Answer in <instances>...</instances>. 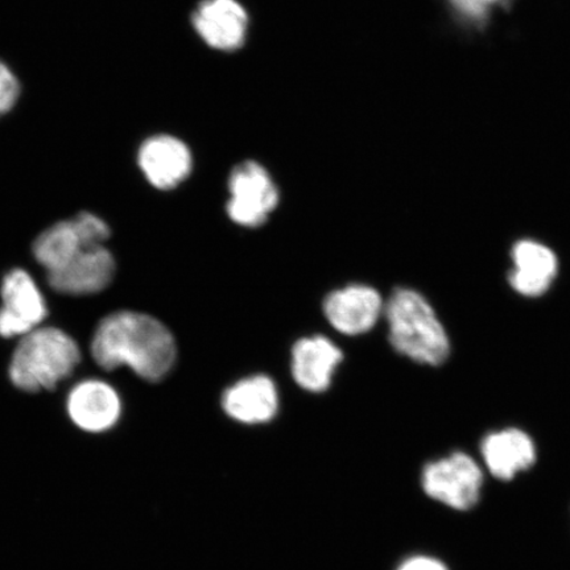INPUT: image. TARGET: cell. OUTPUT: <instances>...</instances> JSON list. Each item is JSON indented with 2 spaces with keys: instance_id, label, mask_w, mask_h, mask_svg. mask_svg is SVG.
<instances>
[{
  "instance_id": "cell-1",
  "label": "cell",
  "mask_w": 570,
  "mask_h": 570,
  "mask_svg": "<svg viewBox=\"0 0 570 570\" xmlns=\"http://www.w3.org/2000/svg\"><path fill=\"white\" fill-rule=\"evenodd\" d=\"M90 352L107 372L127 366L141 380L159 382L173 370L177 347L173 333L159 320L122 311L99 323Z\"/></svg>"
},
{
  "instance_id": "cell-2",
  "label": "cell",
  "mask_w": 570,
  "mask_h": 570,
  "mask_svg": "<svg viewBox=\"0 0 570 570\" xmlns=\"http://www.w3.org/2000/svg\"><path fill=\"white\" fill-rule=\"evenodd\" d=\"M390 342L395 351L428 366H439L451 354L445 327L423 295L410 288L394 291L384 304Z\"/></svg>"
},
{
  "instance_id": "cell-3",
  "label": "cell",
  "mask_w": 570,
  "mask_h": 570,
  "mask_svg": "<svg viewBox=\"0 0 570 570\" xmlns=\"http://www.w3.org/2000/svg\"><path fill=\"white\" fill-rule=\"evenodd\" d=\"M81 362L77 342L57 327H41L21 337L10 363V380L24 392L52 391Z\"/></svg>"
},
{
  "instance_id": "cell-4",
  "label": "cell",
  "mask_w": 570,
  "mask_h": 570,
  "mask_svg": "<svg viewBox=\"0 0 570 570\" xmlns=\"http://www.w3.org/2000/svg\"><path fill=\"white\" fill-rule=\"evenodd\" d=\"M483 473L479 463L465 453L428 463L423 488L428 495L454 510H470L480 501Z\"/></svg>"
},
{
  "instance_id": "cell-5",
  "label": "cell",
  "mask_w": 570,
  "mask_h": 570,
  "mask_svg": "<svg viewBox=\"0 0 570 570\" xmlns=\"http://www.w3.org/2000/svg\"><path fill=\"white\" fill-rule=\"evenodd\" d=\"M229 190L227 214L235 224L245 227L265 224L279 203V191L273 178L255 161L242 163L233 169Z\"/></svg>"
},
{
  "instance_id": "cell-6",
  "label": "cell",
  "mask_w": 570,
  "mask_h": 570,
  "mask_svg": "<svg viewBox=\"0 0 570 570\" xmlns=\"http://www.w3.org/2000/svg\"><path fill=\"white\" fill-rule=\"evenodd\" d=\"M0 308V336L23 337L38 330L47 316V305L38 285L24 269H12L4 276Z\"/></svg>"
},
{
  "instance_id": "cell-7",
  "label": "cell",
  "mask_w": 570,
  "mask_h": 570,
  "mask_svg": "<svg viewBox=\"0 0 570 570\" xmlns=\"http://www.w3.org/2000/svg\"><path fill=\"white\" fill-rule=\"evenodd\" d=\"M116 268L112 254L104 245L85 247L66 266L48 273V284L62 295H95L109 287Z\"/></svg>"
},
{
  "instance_id": "cell-8",
  "label": "cell",
  "mask_w": 570,
  "mask_h": 570,
  "mask_svg": "<svg viewBox=\"0 0 570 570\" xmlns=\"http://www.w3.org/2000/svg\"><path fill=\"white\" fill-rule=\"evenodd\" d=\"M68 415L77 428L88 433L112 430L122 415V402L110 384L85 381L70 391L67 401Z\"/></svg>"
},
{
  "instance_id": "cell-9",
  "label": "cell",
  "mask_w": 570,
  "mask_h": 570,
  "mask_svg": "<svg viewBox=\"0 0 570 570\" xmlns=\"http://www.w3.org/2000/svg\"><path fill=\"white\" fill-rule=\"evenodd\" d=\"M324 312L334 330L347 336L372 331L384 312L380 292L367 285H348L325 298Z\"/></svg>"
},
{
  "instance_id": "cell-10",
  "label": "cell",
  "mask_w": 570,
  "mask_h": 570,
  "mask_svg": "<svg viewBox=\"0 0 570 570\" xmlns=\"http://www.w3.org/2000/svg\"><path fill=\"white\" fill-rule=\"evenodd\" d=\"M509 282L519 295L538 297L551 288L559 273V259L552 249L538 240L517 242L511 249Z\"/></svg>"
},
{
  "instance_id": "cell-11",
  "label": "cell",
  "mask_w": 570,
  "mask_h": 570,
  "mask_svg": "<svg viewBox=\"0 0 570 570\" xmlns=\"http://www.w3.org/2000/svg\"><path fill=\"white\" fill-rule=\"evenodd\" d=\"M139 166L155 188L168 190L189 176L191 155L181 140L160 135L140 147Z\"/></svg>"
},
{
  "instance_id": "cell-12",
  "label": "cell",
  "mask_w": 570,
  "mask_h": 570,
  "mask_svg": "<svg viewBox=\"0 0 570 570\" xmlns=\"http://www.w3.org/2000/svg\"><path fill=\"white\" fill-rule=\"evenodd\" d=\"M194 24L210 47L232 51L245 39L247 16L235 0H205L195 12Z\"/></svg>"
},
{
  "instance_id": "cell-13",
  "label": "cell",
  "mask_w": 570,
  "mask_h": 570,
  "mask_svg": "<svg viewBox=\"0 0 570 570\" xmlns=\"http://www.w3.org/2000/svg\"><path fill=\"white\" fill-rule=\"evenodd\" d=\"M481 452L489 472L502 481L514 479L537 461L532 439L517 428L488 434L482 441Z\"/></svg>"
},
{
  "instance_id": "cell-14",
  "label": "cell",
  "mask_w": 570,
  "mask_h": 570,
  "mask_svg": "<svg viewBox=\"0 0 570 570\" xmlns=\"http://www.w3.org/2000/svg\"><path fill=\"white\" fill-rule=\"evenodd\" d=\"M342 358L340 347L331 340L321 336L303 338L292 348V374L304 390L323 392L331 386Z\"/></svg>"
},
{
  "instance_id": "cell-15",
  "label": "cell",
  "mask_w": 570,
  "mask_h": 570,
  "mask_svg": "<svg viewBox=\"0 0 570 570\" xmlns=\"http://www.w3.org/2000/svg\"><path fill=\"white\" fill-rule=\"evenodd\" d=\"M277 391L273 381L265 375L246 377L226 390L224 410L237 422L258 424L269 422L276 415Z\"/></svg>"
},
{
  "instance_id": "cell-16",
  "label": "cell",
  "mask_w": 570,
  "mask_h": 570,
  "mask_svg": "<svg viewBox=\"0 0 570 570\" xmlns=\"http://www.w3.org/2000/svg\"><path fill=\"white\" fill-rule=\"evenodd\" d=\"M88 246L78 230L75 218L61 220L42 232L33 242L35 259L48 273L67 265L75 256Z\"/></svg>"
},
{
  "instance_id": "cell-17",
  "label": "cell",
  "mask_w": 570,
  "mask_h": 570,
  "mask_svg": "<svg viewBox=\"0 0 570 570\" xmlns=\"http://www.w3.org/2000/svg\"><path fill=\"white\" fill-rule=\"evenodd\" d=\"M75 220L88 246H102L110 238V227L95 214L82 212L75 217Z\"/></svg>"
},
{
  "instance_id": "cell-18",
  "label": "cell",
  "mask_w": 570,
  "mask_h": 570,
  "mask_svg": "<svg viewBox=\"0 0 570 570\" xmlns=\"http://www.w3.org/2000/svg\"><path fill=\"white\" fill-rule=\"evenodd\" d=\"M20 96V83L12 70L0 61V117L16 106Z\"/></svg>"
},
{
  "instance_id": "cell-19",
  "label": "cell",
  "mask_w": 570,
  "mask_h": 570,
  "mask_svg": "<svg viewBox=\"0 0 570 570\" xmlns=\"http://www.w3.org/2000/svg\"><path fill=\"white\" fill-rule=\"evenodd\" d=\"M397 570H449L443 562L433 559L426 558V556H415V558H411L405 560Z\"/></svg>"
},
{
  "instance_id": "cell-20",
  "label": "cell",
  "mask_w": 570,
  "mask_h": 570,
  "mask_svg": "<svg viewBox=\"0 0 570 570\" xmlns=\"http://www.w3.org/2000/svg\"><path fill=\"white\" fill-rule=\"evenodd\" d=\"M495 2H498V0H453V3L458 6L462 12L472 17L483 16L484 11H487V7Z\"/></svg>"
}]
</instances>
